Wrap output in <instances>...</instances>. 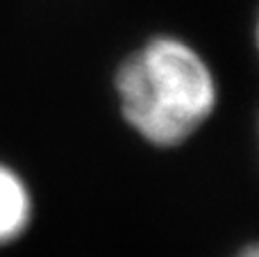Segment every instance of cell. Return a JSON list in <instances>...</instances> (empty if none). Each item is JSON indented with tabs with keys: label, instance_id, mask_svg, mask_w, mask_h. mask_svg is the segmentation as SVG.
<instances>
[{
	"label": "cell",
	"instance_id": "6da1fadb",
	"mask_svg": "<svg viewBox=\"0 0 259 257\" xmlns=\"http://www.w3.org/2000/svg\"><path fill=\"white\" fill-rule=\"evenodd\" d=\"M112 94L121 123L155 150L187 146L221 107L214 64L178 32H152L132 46L112 71Z\"/></svg>",
	"mask_w": 259,
	"mask_h": 257
},
{
	"label": "cell",
	"instance_id": "7a4b0ae2",
	"mask_svg": "<svg viewBox=\"0 0 259 257\" xmlns=\"http://www.w3.org/2000/svg\"><path fill=\"white\" fill-rule=\"evenodd\" d=\"M36 217V198L21 168L0 159V248L25 239Z\"/></svg>",
	"mask_w": 259,
	"mask_h": 257
},
{
	"label": "cell",
	"instance_id": "3957f363",
	"mask_svg": "<svg viewBox=\"0 0 259 257\" xmlns=\"http://www.w3.org/2000/svg\"><path fill=\"white\" fill-rule=\"evenodd\" d=\"M230 257H259V246L255 241H248V244H243L241 248H237Z\"/></svg>",
	"mask_w": 259,
	"mask_h": 257
}]
</instances>
